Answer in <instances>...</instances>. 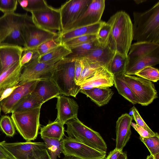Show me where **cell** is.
<instances>
[{"label": "cell", "instance_id": "6da1fadb", "mask_svg": "<svg viewBox=\"0 0 159 159\" xmlns=\"http://www.w3.org/2000/svg\"><path fill=\"white\" fill-rule=\"evenodd\" d=\"M107 22L111 27L107 46L113 51L127 57L133 40V24L129 16L120 11Z\"/></svg>", "mask_w": 159, "mask_h": 159}, {"label": "cell", "instance_id": "7a4b0ae2", "mask_svg": "<svg viewBox=\"0 0 159 159\" xmlns=\"http://www.w3.org/2000/svg\"><path fill=\"white\" fill-rule=\"evenodd\" d=\"M133 39L159 43V1L143 12H134Z\"/></svg>", "mask_w": 159, "mask_h": 159}, {"label": "cell", "instance_id": "3957f363", "mask_svg": "<svg viewBox=\"0 0 159 159\" xmlns=\"http://www.w3.org/2000/svg\"><path fill=\"white\" fill-rule=\"evenodd\" d=\"M127 63L125 74L134 75L147 66L159 63V44L140 42L132 44L127 56Z\"/></svg>", "mask_w": 159, "mask_h": 159}, {"label": "cell", "instance_id": "277c9868", "mask_svg": "<svg viewBox=\"0 0 159 159\" xmlns=\"http://www.w3.org/2000/svg\"><path fill=\"white\" fill-rule=\"evenodd\" d=\"M27 15L13 12L4 14L0 17V45L25 47L23 30Z\"/></svg>", "mask_w": 159, "mask_h": 159}, {"label": "cell", "instance_id": "5b68a950", "mask_svg": "<svg viewBox=\"0 0 159 159\" xmlns=\"http://www.w3.org/2000/svg\"><path fill=\"white\" fill-rule=\"evenodd\" d=\"M68 137L99 151L106 152L107 145L100 134L87 126L77 118L67 121Z\"/></svg>", "mask_w": 159, "mask_h": 159}, {"label": "cell", "instance_id": "8992f818", "mask_svg": "<svg viewBox=\"0 0 159 159\" xmlns=\"http://www.w3.org/2000/svg\"><path fill=\"white\" fill-rule=\"evenodd\" d=\"M42 105L26 111L11 113V118L14 126L27 141L34 140L37 137Z\"/></svg>", "mask_w": 159, "mask_h": 159}, {"label": "cell", "instance_id": "52a82bcc", "mask_svg": "<svg viewBox=\"0 0 159 159\" xmlns=\"http://www.w3.org/2000/svg\"><path fill=\"white\" fill-rule=\"evenodd\" d=\"M75 61L62 60L51 78L58 86L61 95L75 98L80 90L75 80Z\"/></svg>", "mask_w": 159, "mask_h": 159}, {"label": "cell", "instance_id": "ba28073f", "mask_svg": "<svg viewBox=\"0 0 159 159\" xmlns=\"http://www.w3.org/2000/svg\"><path fill=\"white\" fill-rule=\"evenodd\" d=\"M121 76L131 90L138 104L147 106L158 98L157 91L152 82L141 77L125 74Z\"/></svg>", "mask_w": 159, "mask_h": 159}, {"label": "cell", "instance_id": "9c48e42d", "mask_svg": "<svg viewBox=\"0 0 159 159\" xmlns=\"http://www.w3.org/2000/svg\"><path fill=\"white\" fill-rule=\"evenodd\" d=\"M38 57L22 67L19 84L31 80L51 79L57 66L62 60L53 62H42L39 61Z\"/></svg>", "mask_w": 159, "mask_h": 159}, {"label": "cell", "instance_id": "30bf717a", "mask_svg": "<svg viewBox=\"0 0 159 159\" xmlns=\"http://www.w3.org/2000/svg\"><path fill=\"white\" fill-rule=\"evenodd\" d=\"M23 34L25 44L24 50L34 49L42 43L57 37L59 33L49 31L37 26L28 14L24 25Z\"/></svg>", "mask_w": 159, "mask_h": 159}, {"label": "cell", "instance_id": "8fae6325", "mask_svg": "<svg viewBox=\"0 0 159 159\" xmlns=\"http://www.w3.org/2000/svg\"><path fill=\"white\" fill-rule=\"evenodd\" d=\"M62 141V153L65 157L78 159H105L106 152L99 151L73 138L66 137Z\"/></svg>", "mask_w": 159, "mask_h": 159}, {"label": "cell", "instance_id": "7c38bea8", "mask_svg": "<svg viewBox=\"0 0 159 159\" xmlns=\"http://www.w3.org/2000/svg\"><path fill=\"white\" fill-rule=\"evenodd\" d=\"M91 1L92 0H70L61 5L59 8L61 25L60 33H63L84 13Z\"/></svg>", "mask_w": 159, "mask_h": 159}, {"label": "cell", "instance_id": "4fadbf2b", "mask_svg": "<svg viewBox=\"0 0 159 159\" xmlns=\"http://www.w3.org/2000/svg\"><path fill=\"white\" fill-rule=\"evenodd\" d=\"M34 23L43 30L54 32H61V16L59 9L49 6L46 8L31 12Z\"/></svg>", "mask_w": 159, "mask_h": 159}, {"label": "cell", "instance_id": "5bb4252c", "mask_svg": "<svg viewBox=\"0 0 159 159\" xmlns=\"http://www.w3.org/2000/svg\"><path fill=\"white\" fill-rule=\"evenodd\" d=\"M105 0H92L84 13L62 33L99 22L105 9Z\"/></svg>", "mask_w": 159, "mask_h": 159}, {"label": "cell", "instance_id": "9a60e30c", "mask_svg": "<svg viewBox=\"0 0 159 159\" xmlns=\"http://www.w3.org/2000/svg\"><path fill=\"white\" fill-rule=\"evenodd\" d=\"M0 143L12 159H28V155L31 152L46 148L44 142L27 141L7 143L3 141Z\"/></svg>", "mask_w": 159, "mask_h": 159}, {"label": "cell", "instance_id": "2e32d148", "mask_svg": "<svg viewBox=\"0 0 159 159\" xmlns=\"http://www.w3.org/2000/svg\"><path fill=\"white\" fill-rule=\"evenodd\" d=\"M38 81L31 80L19 84L9 97L0 102L2 111L5 114L11 113L14 105L21 99L33 92Z\"/></svg>", "mask_w": 159, "mask_h": 159}, {"label": "cell", "instance_id": "e0dca14e", "mask_svg": "<svg viewBox=\"0 0 159 159\" xmlns=\"http://www.w3.org/2000/svg\"><path fill=\"white\" fill-rule=\"evenodd\" d=\"M56 120L63 124L69 120L77 118L79 106L73 99L59 95L57 98Z\"/></svg>", "mask_w": 159, "mask_h": 159}, {"label": "cell", "instance_id": "ac0fdd59", "mask_svg": "<svg viewBox=\"0 0 159 159\" xmlns=\"http://www.w3.org/2000/svg\"><path fill=\"white\" fill-rule=\"evenodd\" d=\"M132 120L133 117L126 113L120 116L116 122V148L118 150H122L130 139Z\"/></svg>", "mask_w": 159, "mask_h": 159}, {"label": "cell", "instance_id": "d6986e66", "mask_svg": "<svg viewBox=\"0 0 159 159\" xmlns=\"http://www.w3.org/2000/svg\"><path fill=\"white\" fill-rule=\"evenodd\" d=\"M114 75L106 67H102L80 85L81 89L99 87H109L114 85Z\"/></svg>", "mask_w": 159, "mask_h": 159}, {"label": "cell", "instance_id": "ffe728a7", "mask_svg": "<svg viewBox=\"0 0 159 159\" xmlns=\"http://www.w3.org/2000/svg\"><path fill=\"white\" fill-rule=\"evenodd\" d=\"M32 93L43 103L61 95L58 86L51 79L39 80Z\"/></svg>", "mask_w": 159, "mask_h": 159}, {"label": "cell", "instance_id": "44dd1931", "mask_svg": "<svg viewBox=\"0 0 159 159\" xmlns=\"http://www.w3.org/2000/svg\"><path fill=\"white\" fill-rule=\"evenodd\" d=\"M23 52V48L20 46L0 45V61L2 66V72L20 61Z\"/></svg>", "mask_w": 159, "mask_h": 159}, {"label": "cell", "instance_id": "7402d4cb", "mask_svg": "<svg viewBox=\"0 0 159 159\" xmlns=\"http://www.w3.org/2000/svg\"><path fill=\"white\" fill-rule=\"evenodd\" d=\"M116 52L107 46L104 47L100 46L88 55L75 60H80L88 63L97 64L107 68Z\"/></svg>", "mask_w": 159, "mask_h": 159}, {"label": "cell", "instance_id": "603a6c76", "mask_svg": "<svg viewBox=\"0 0 159 159\" xmlns=\"http://www.w3.org/2000/svg\"><path fill=\"white\" fill-rule=\"evenodd\" d=\"M22 69L19 61L2 73L0 75V97L5 90L19 84Z\"/></svg>", "mask_w": 159, "mask_h": 159}, {"label": "cell", "instance_id": "cb8c5ba5", "mask_svg": "<svg viewBox=\"0 0 159 159\" xmlns=\"http://www.w3.org/2000/svg\"><path fill=\"white\" fill-rule=\"evenodd\" d=\"M80 92L85 94L99 107L107 104L114 94L113 91L109 87H99L87 89H80Z\"/></svg>", "mask_w": 159, "mask_h": 159}, {"label": "cell", "instance_id": "d4e9b609", "mask_svg": "<svg viewBox=\"0 0 159 159\" xmlns=\"http://www.w3.org/2000/svg\"><path fill=\"white\" fill-rule=\"evenodd\" d=\"M104 21L78 28L65 32L59 33L58 37L61 43L73 38L81 36L96 34Z\"/></svg>", "mask_w": 159, "mask_h": 159}, {"label": "cell", "instance_id": "484cf974", "mask_svg": "<svg viewBox=\"0 0 159 159\" xmlns=\"http://www.w3.org/2000/svg\"><path fill=\"white\" fill-rule=\"evenodd\" d=\"M64 124L56 120L41 128L40 134L41 138L54 139L60 141L64 135Z\"/></svg>", "mask_w": 159, "mask_h": 159}, {"label": "cell", "instance_id": "4316f807", "mask_svg": "<svg viewBox=\"0 0 159 159\" xmlns=\"http://www.w3.org/2000/svg\"><path fill=\"white\" fill-rule=\"evenodd\" d=\"M71 52L70 49L61 43L46 54L38 57V60L42 62H57L64 59Z\"/></svg>", "mask_w": 159, "mask_h": 159}, {"label": "cell", "instance_id": "83f0119b", "mask_svg": "<svg viewBox=\"0 0 159 159\" xmlns=\"http://www.w3.org/2000/svg\"><path fill=\"white\" fill-rule=\"evenodd\" d=\"M100 46L97 39L70 49L71 52L64 59L71 61L84 57Z\"/></svg>", "mask_w": 159, "mask_h": 159}, {"label": "cell", "instance_id": "f1b7e54d", "mask_svg": "<svg viewBox=\"0 0 159 159\" xmlns=\"http://www.w3.org/2000/svg\"><path fill=\"white\" fill-rule=\"evenodd\" d=\"M43 102L33 93L25 96L14 106L11 113L28 110L42 105Z\"/></svg>", "mask_w": 159, "mask_h": 159}, {"label": "cell", "instance_id": "f546056e", "mask_svg": "<svg viewBox=\"0 0 159 159\" xmlns=\"http://www.w3.org/2000/svg\"><path fill=\"white\" fill-rule=\"evenodd\" d=\"M127 61V57L116 52L107 69L114 76L121 75L125 74Z\"/></svg>", "mask_w": 159, "mask_h": 159}, {"label": "cell", "instance_id": "4dcf8cb0", "mask_svg": "<svg viewBox=\"0 0 159 159\" xmlns=\"http://www.w3.org/2000/svg\"><path fill=\"white\" fill-rule=\"evenodd\" d=\"M114 84L119 94L133 104L138 102L132 92L122 79L121 75L114 76Z\"/></svg>", "mask_w": 159, "mask_h": 159}, {"label": "cell", "instance_id": "1f68e13d", "mask_svg": "<svg viewBox=\"0 0 159 159\" xmlns=\"http://www.w3.org/2000/svg\"><path fill=\"white\" fill-rule=\"evenodd\" d=\"M45 143L47 149L51 159H57V157H60L62 153V140L47 138H41Z\"/></svg>", "mask_w": 159, "mask_h": 159}, {"label": "cell", "instance_id": "d6a6232c", "mask_svg": "<svg viewBox=\"0 0 159 159\" xmlns=\"http://www.w3.org/2000/svg\"><path fill=\"white\" fill-rule=\"evenodd\" d=\"M18 3L25 10L30 12L47 8L49 5L44 0H19Z\"/></svg>", "mask_w": 159, "mask_h": 159}, {"label": "cell", "instance_id": "836d02e7", "mask_svg": "<svg viewBox=\"0 0 159 159\" xmlns=\"http://www.w3.org/2000/svg\"><path fill=\"white\" fill-rule=\"evenodd\" d=\"M61 43L58 36L42 43L34 49L29 50L33 51L39 57L46 54Z\"/></svg>", "mask_w": 159, "mask_h": 159}, {"label": "cell", "instance_id": "e575fe53", "mask_svg": "<svg viewBox=\"0 0 159 159\" xmlns=\"http://www.w3.org/2000/svg\"><path fill=\"white\" fill-rule=\"evenodd\" d=\"M82 62L83 68L82 73L80 79L76 84L79 86L93 75L96 71L102 67H105L97 64Z\"/></svg>", "mask_w": 159, "mask_h": 159}, {"label": "cell", "instance_id": "d590c367", "mask_svg": "<svg viewBox=\"0 0 159 159\" xmlns=\"http://www.w3.org/2000/svg\"><path fill=\"white\" fill-rule=\"evenodd\" d=\"M134 75L154 82L159 80V72L158 69L152 66H147L135 74Z\"/></svg>", "mask_w": 159, "mask_h": 159}, {"label": "cell", "instance_id": "8d00e7d4", "mask_svg": "<svg viewBox=\"0 0 159 159\" xmlns=\"http://www.w3.org/2000/svg\"><path fill=\"white\" fill-rule=\"evenodd\" d=\"M141 141L146 145L152 156L159 153V135L157 133L150 137L143 138L140 136Z\"/></svg>", "mask_w": 159, "mask_h": 159}, {"label": "cell", "instance_id": "74e56055", "mask_svg": "<svg viewBox=\"0 0 159 159\" xmlns=\"http://www.w3.org/2000/svg\"><path fill=\"white\" fill-rule=\"evenodd\" d=\"M96 39V34L84 35L70 39L62 44L70 49L85 43L93 41Z\"/></svg>", "mask_w": 159, "mask_h": 159}, {"label": "cell", "instance_id": "f35d334b", "mask_svg": "<svg viewBox=\"0 0 159 159\" xmlns=\"http://www.w3.org/2000/svg\"><path fill=\"white\" fill-rule=\"evenodd\" d=\"M0 129L6 135L12 137L15 130L12 120L8 116H3L0 119Z\"/></svg>", "mask_w": 159, "mask_h": 159}, {"label": "cell", "instance_id": "ab89813d", "mask_svg": "<svg viewBox=\"0 0 159 159\" xmlns=\"http://www.w3.org/2000/svg\"><path fill=\"white\" fill-rule=\"evenodd\" d=\"M111 29L110 25L104 21L99 29L96 35L97 39L100 46L104 47L107 46Z\"/></svg>", "mask_w": 159, "mask_h": 159}, {"label": "cell", "instance_id": "60d3db41", "mask_svg": "<svg viewBox=\"0 0 159 159\" xmlns=\"http://www.w3.org/2000/svg\"><path fill=\"white\" fill-rule=\"evenodd\" d=\"M18 4L17 0H0V11L4 14L15 12Z\"/></svg>", "mask_w": 159, "mask_h": 159}, {"label": "cell", "instance_id": "b9f144b4", "mask_svg": "<svg viewBox=\"0 0 159 159\" xmlns=\"http://www.w3.org/2000/svg\"><path fill=\"white\" fill-rule=\"evenodd\" d=\"M131 109L132 112L133 118L136 122V124L147 130L152 136L154 135L155 133L153 132L146 124L135 107L134 106L131 108Z\"/></svg>", "mask_w": 159, "mask_h": 159}, {"label": "cell", "instance_id": "7bdbcfd3", "mask_svg": "<svg viewBox=\"0 0 159 159\" xmlns=\"http://www.w3.org/2000/svg\"><path fill=\"white\" fill-rule=\"evenodd\" d=\"M28 159H51L46 148L37 149L31 152L28 155Z\"/></svg>", "mask_w": 159, "mask_h": 159}, {"label": "cell", "instance_id": "ee69618b", "mask_svg": "<svg viewBox=\"0 0 159 159\" xmlns=\"http://www.w3.org/2000/svg\"><path fill=\"white\" fill-rule=\"evenodd\" d=\"M37 57L38 56L33 51L29 50H24V52L20 61V66L23 67L33 59Z\"/></svg>", "mask_w": 159, "mask_h": 159}, {"label": "cell", "instance_id": "f6af8a7d", "mask_svg": "<svg viewBox=\"0 0 159 159\" xmlns=\"http://www.w3.org/2000/svg\"><path fill=\"white\" fill-rule=\"evenodd\" d=\"M75 61V80L76 84L80 77L83 68V62L80 60Z\"/></svg>", "mask_w": 159, "mask_h": 159}, {"label": "cell", "instance_id": "bcb514c9", "mask_svg": "<svg viewBox=\"0 0 159 159\" xmlns=\"http://www.w3.org/2000/svg\"><path fill=\"white\" fill-rule=\"evenodd\" d=\"M131 126L138 132L141 137L146 138L153 136L147 130L132 122L131 124Z\"/></svg>", "mask_w": 159, "mask_h": 159}, {"label": "cell", "instance_id": "7dc6e473", "mask_svg": "<svg viewBox=\"0 0 159 159\" xmlns=\"http://www.w3.org/2000/svg\"><path fill=\"white\" fill-rule=\"evenodd\" d=\"M122 152V150H118L115 148L110 151L105 159H118L119 156Z\"/></svg>", "mask_w": 159, "mask_h": 159}, {"label": "cell", "instance_id": "c3c4849f", "mask_svg": "<svg viewBox=\"0 0 159 159\" xmlns=\"http://www.w3.org/2000/svg\"><path fill=\"white\" fill-rule=\"evenodd\" d=\"M18 85L5 90L3 92L0 97V102L2 100L9 97L11 94L14 89L18 86Z\"/></svg>", "mask_w": 159, "mask_h": 159}, {"label": "cell", "instance_id": "681fc988", "mask_svg": "<svg viewBox=\"0 0 159 159\" xmlns=\"http://www.w3.org/2000/svg\"><path fill=\"white\" fill-rule=\"evenodd\" d=\"M0 159H12L0 143Z\"/></svg>", "mask_w": 159, "mask_h": 159}, {"label": "cell", "instance_id": "f907efd6", "mask_svg": "<svg viewBox=\"0 0 159 159\" xmlns=\"http://www.w3.org/2000/svg\"><path fill=\"white\" fill-rule=\"evenodd\" d=\"M118 159H127L126 154L122 152L119 156Z\"/></svg>", "mask_w": 159, "mask_h": 159}, {"label": "cell", "instance_id": "816d5d0a", "mask_svg": "<svg viewBox=\"0 0 159 159\" xmlns=\"http://www.w3.org/2000/svg\"><path fill=\"white\" fill-rule=\"evenodd\" d=\"M146 0H134V1L135 2L136 4H138L142 3H143L144 2L146 1Z\"/></svg>", "mask_w": 159, "mask_h": 159}, {"label": "cell", "instance_id": "f5cc1de1", "mask_svg": "<svg viewBox=\"0 0 159 159\" xmlns=\"http://www.w3.org/2000/svg\"><path fill=\"white\" fill-rule=\"evenodd\" d=\"M63 159H78L75 158L74 157L72 156H66Z\"/></svg>", "mask_w": 159, "mask_h": 159}, {"label": "cell", "instance_id": "db71d44e", "mask_svg": "<svg viewBox=\"0 0 159 159\" xmlns=\"http://www.w3.org/2000/svg\"><path fill=\"white\" fill-rule=\"evenodd\" d=\"M154 159H159V153L153 156Z\"/></svg>", "mask_w": 159, "mask_h": 159}, {"label": "cell", "instance_id": "11a10c76", "mask_svg": "<svg viewBox=\"0 0 159 159\" xmlns=\"http://www.w3.org/2000/svg\"><path fill=\"white\" fill-rule=\"evenodd\" d=\"M146 159H154L153 156L151 155L148 156L146 158Z\"/></svg>", "mask_w": 159, "mask_h": 159}, {"label": "cell", "instance_id": "9f6ffc18", "mask_svg": "<svg viewBox=\"0 0 159 159\" xmlns=\"http://www.w3.org/2000/svg\"><path fill=\"white\" fill-rule=\"evenodd\" d=\"M2 73V65L0 61V75Z\"/></svg>", "mask_w": 159, "mask_h": 159}, {"label": "cell", "instance_id": "6f0895ef", "mask_svg": "<svg viewBox=\"0 0 159 159\" xmlns=\"http://www.w3.org/2000/svg\"><path fill=\"white\" fill-rule=\"evenodd\" d=\"M1 110V107L0 105V113Z\"/></svg>", "mask_w": 159, "mask_h": 159}]
</instances>
